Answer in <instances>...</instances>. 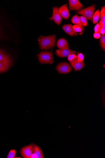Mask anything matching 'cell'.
Returning <instances> with one entry per match:
<instances>
[{
  "mask_svg": "<svg viewBox=\"0 0 105 158\" xmlns=\"http://www.w3.org/2000/svg\"><path fill=\"white\" fill-rule=\"evenodd\" d=\"M9 66L4 63L0 62V73L6 72L8 70Z\"/></svg>",
  "mask_w": 105,
  "mask_h": 158,
  "instance_id": "obj_18",
  "label": "cell"
},
{
  "mask_svg": "<svg viewBox=\"0 0 105 158\" xmlns=\"http://www.w3.org/2000/svg\"><path fill=\"white\" fill-rule=\"evenodd\" d=\"M100 18V12L99 9L97 10L94 13L92 17V21L93 24H95L98 23Z\"/></svg>",
  "mask_w": 105,
  "mask_h": 158,
  "instance_id": "obj_17",
  "label": "cell"
},
{
  "mask_svg": "<svg viewBox=\"0 0 105 158\" xmlns=\"http://www.w3.org/2000/svg\"><path fill=\"white\" fill-rule=\"evenodd\" d=\"M16 151L15 150H11L7 156V158H15Z\"/></svg>",
  "mask_w": 105,
  "mask_h": 158,
  "instance_id": "obj_21",
  "label": "cell"
},
{
  "mask_svg": "<svg viewBox=\"0 0 105 158\" xmlns=\"http://www.w3.org/2000/svg\"><path fill=\"white\" fill-rule=\"evenodd\" d=\"M33 145L31 144L22 148L21 150V154L24 158H30L32 154Z\"/></svg>",
  "mask_w": 105,
  "mask_h": 158,
  "instance_id": "obj_7",
  "label": "cell"
},
{
  "mask_svg": "<svg viewBox=\"0 0 105 158\" xmlns=\"http://www.w3.org/2000/svg\"><path fill=\"white\" fill-rule=\"evenodd\" d=\"M100 34H105V29H103V28H100L99 32Z\"/></svg>",
  "mask_w": 105,
  "mask_h": 158,
  "instance_id": "obj_27",
  "label": "cell"
},
{
  "mask_svg": "<svg viewBox=\"0 0 105 158\" xmlns=\"http://www.w3.org/2000/svg\"><path fill=\"white\" fill-rule=\"evenodd\" d=\"M56 36L53 35L41 36L38 39L41 49L47 50L54 47L55 45Z\"/></svg>",
  "mask_w": 105,
  "mask_h": 158,
  "instance_id": "obj_1",
  "label": "cell"
},
{
  "mask_svg": "<svg viewBox=\"0 0 105 158\" xmlns=\"http://www.w3.org/2000/svg\"><path fill=\"white\" fill-rule=\"evenodd\" d=\"M78 60L79 62H83L84 59V56L82 53H80L77 56Z\"/></svg>",
  "mask_w": 105,
  "mask_h": 158,
  "instance_id": "obj_24",
  "label": "cell"
},
{
  "mask_svg": "<svg viewBox=\"0 0 105 158\" xmlns=\"http://www.w3.org/2000/svg\"><path fill=\"white\" fill-rule=\"evenodd\" d=\"M93 36L96 39H99L101 37V34L99 32L95 33L93 34Z\"/></svg>",
  "mask_w": 105,
  "mask_h": 158,
  "instance_id": "obj_26",
  "label": "cell"
},
{
  "mask_svg": "<svg viewBox=\"0 0 105 158\" xmlns=\"http://www.w3.org/2000/svg\"><path fill=\"white\" fill-rule=\"evenodd\" d=\"M63 29L67 34L69 35L73 36L76 34L73 28V25L70 24H67L62 26Z\"/></svg>",
  "mask_w": 105,
  "mask_h": 158,
  "instance_id": "obj_13",
  "label": "cell"
},
{
  "mask_svg": "<svg viewBox=\"0 0 105 158\" xmlns=\"http://www.w3.org/2000/svg\"><path fill=\"white\" fill-rule=\"evenodd\" d=\"M56 69L60 74H67L71 72L72 69L68 63L64 62L58 64L56 66Z\"/></svg>",
  "mask_w": 105,
  "mask_h": 158,
  "instance_id": "obj_4",
  "label": "cell"
},
{
  "mask_svg": "<svg viewBox=\"0 0 105 158\" xmlns=\"http://www.w3.org/2000/svg\"><path fill=\"white\" fill-rule=\"evenodd\" d=\"M0 62L4 63L10 67L12 64V59L10 57L1 50H0Z\"/></svg>",
  "mask_w": 105,
  "mask_h": 158,
  "instance_id": "obj_9",
  "label": "cell"
},
{
  "mask_svg": "<svg viewBox=\"0 0 105 158\" xmlns=\"http://www.w3.org/2000/svg\"><path fill=\"white\" fill-rule=\"evenodd\" d=\"M100 45L103 50H105V35L102 34L100 39Z\"/></svg>",
  "mask_w": 105,
  "mask_h": 158,
  "instance_id": "obj_20",
  "label": "cell"
},
{
  "mask_svg": "<svg viewBox=\"0 0 105 158\" xmlns=\"http://www.w3.org/2000/svg\"><path fill=\"white\" fill-rule=\"evenodd\" d=\"M73 28L76 32H80L83 31L81 28L78 25H74L73 26Z\"/></svg>",
  "mask_w": 105,
  "mask_h": 158,
  "instance_id": "obj_23",
  "label": "cell"
},
{
  "mask_svg": "<svg viewBox=\"0 0 105 158\" xmlns=\"http://www.w3.org/2000/svg\"><path fill=\"white\" fill-rule=\"evenodd\" d=\"M43 152L37 145H33L32 153L30 158H43Z\"/></svg>",
  "mask_w": 105,
  "mask_h": 158,
  "instance_id": "obj_10",
  "label": "cell"
},
{
  "mask_svg": "<svg viewBox=\"0 0 105 158\" xmlns=\"http://www.w3.org/2000/svg\"><path fill=\"white\" fill-rule=\"evenodd\" d=\"M69 62L72 67L74 69L75 71L81 70L85 66V63L83 62H79L77 59Z\"/></svg>",
  "mask_w": 105,
  "mask_h": 158,
  "instance_id": "obj_12",
  "label": "cell"
},
{
  "mask_svg": "<svg viewBox=\"0 0 105 158\" xmlns=\"http://www.w3.org/2000/svg\"><path fill=\"white\" fill-rule=\"evenodd\" d=\"M58 10L59 14L62 18L65 19H68L69 17L70 13L67 4L61 6L58 9Z\"/></svg>",
  "mask_w": 105,
  "mask_h": 158,
  "instance_id": "obj_11",
  "label": "cell"
},
{
  "mask_svg": "<svg viewBox=\"0 0 105 158\" xmlns=\"http://www.w3.org/2000/svg\"><path fill=\"white\" fill-rule=\"evenodd\" d=\"M76 58L77 56L74 54H72L68 56V60L69 61V62L75 60V59H76Z\"/></svg>",
  "mask_w": 105,
  "mask_h": 158,
  "instance_id": "obj_22",
  "label": "cell"
},
{
  "mask_svg": "<svg viewBox=\"0 0 105 158\" xmlns=\"http://www.w3.org/2000/svg\"><path fill=\"white\" fill-rule=\"evenodd\" d=\"M57 45L59 49H69L68 42L65 39L61 38L59 39L57 41Z\"/></svg>",
  "mask_w": 105,
  "mask_h": 158,
  "instance_id": "obj_14",
  "label": "cell"
},
{
  "mask_svg": "<svg viewBox=\"0 0 105 158\" xmlns=\"http://www.w3.org/2000/svg\"><path fill=\"white\" fill-rule=\"evenodd\" d=\"M101 28V27L100 26L99 24L98 23L95 25V28H94V30H95V33H97L99 32L100 28Z\"/></svg>",
  "mask_w": 105,
  "mask_h": 158,
  "instance_id": "obj_25",
  "label": "cell"
},
{
  "mask_svg": "<svg viewBox=\"0 0 105 158\" xmlns=\"http://www.w3.org/2000/svg\"><path fill=\"white\" fill-rule=\"evenodd\" d=\"M95 4L92 5L86 8L79 9L76 12V13L84 16L89 20L92 21L95 13Z\"/></svg>",
  "mask_w": 105,
  "mask_h": 158,
  "instance_id": "obj_2",
  "label": "cell"
},
{
  "mask_svg": "<svg viewBox=\"0 0 105 158\" xmlns=\"http://www.w3.org/2000/svg\"><path fill=\"white\" fill-rule=\"evenodd\" d=\"M69 9L70 10H78L84 7L78 0H69Z\"/></svg>",
  "mask_w": 105,
  "mask_h": 158,
  "instance_id": "obj_8",
  "label": "cell"
},
{
  "mask_svg": "<svg viewBox=\"0 0 105 158\" xmlns=\"http://www.w3.org/2000/svg\"><path fill=\"white\" fill-rule=\"evenodd\" d=\"M79 18L81 24L83 26H87L88 24L87 19L82 16H79Z\"/></svg>",
  "mask_w": 105,
  "mask_h": 158,
  "instance_id": "obj_19",
  "label": "cell"
},
{
  "mask_svg": "<svg viewBox=\"0 0 105 158\" xmlns=\"http://www.w3.org/2000/svg\"><path fill=\"white\" fill-rule=\"evenodd\" d=\"M71 22L72 23L74 24L75 25H78L80 27L83 31H84V27L81 24L79 18V16L77 15L74 16L71 18Z\"/></svg>",
  "mask_w": 105,
  "mask_h": 158,
  "instance_id": "obj_16",
  "label": "cell"
},
{
  "mask_svg": "<svg viewBox=\"0 0 105 158\" xmlns=\"http://www.w3.org/2000/svg\"><path fill=\"white\" fill-rule=\"evenodd\" d=\"M40 62L42 64H48L51 63L53 60V55L52 52L44 51L40 52L38 55Z\"/></svg>",
  "mask_w": 105,
  "mask_h": 158,
  "instance_id": "obj_3",
  "label": "cell"
},
{
  "mask_svg": "<svg viewBox=\"0 0 105 158\" xmlns=\"http://www.w3.org/2000/svg\"><path fill=\"white\" fill-rule=\"evenodd\" d=\"M100 20L99 24L101 27L105 29V7L102 8L100 12Z\"/></svg>",
  "mask_w": 105,
  "mask_h": 158,
  "instance_id": "obj_15",
  "label": "cell"
},
{
  "mask_svg": "<svg viewBox=\"0 0 105 158\" xmlns=\"http://www.w3.org/2000/svg\"><path fill=\"white\" fill-rule=\"evenodd\" d=\"M53 13L51 20L54 21L58 25H59L62 22V17L59 13L58 8L57 7H53Z\"/></svg>",
  "mask_w": 105,
  "mask_h": 158,
  "instance_id": "obj_5",
  "label": "cell"
},
{
  "mask_svg": "<svg viewBox=\"0 0 105 158\" xmlns=\"http://www.w3.org/2000/svg\"><path fill=\"white\" fill-rule=\"evenodd\" d=\"M56 54L60 58H65L68 57L69 55L72 54H76V52L70 49H62L56 50Z\"/></svg>",
  "mask_w": 105,
  "mask_h": 158,
  "instance_id": "obj_6",
  "label": "cell"
},
{
  "mask_svg": "<svg viewBox=\"0 0 105 158\" xmlns=\"http://www.w3.org/2000/svg\"><path fill=\"white\" fill-rule=\"evenodd\" d=\"M1 31H0V39H1Z\"/></svg>",
  "mask_w": 105,
  "mask_h": 158,
  "instance_id": "obj_28",
  "label": "cell"
}]
</instances>
